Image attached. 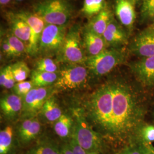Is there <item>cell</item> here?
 Masks as SVG:
<instances>
[{"label":"cell","instance_id":"obj_2","mask_svg":"<svg viewBox=\"0 0 154 154\" xmlns=\"http://www.w3.org/2000/svg\"><path fill=\"white\" fill-rule=\"evenodd\" d=\"M112 87L111 81L106 83L97 88L85 102L82 110L91 126L97 132L107 138L110 128L112 102Z\"/></svg>","mask_w":154,"mask_h":154},{"label":"cell","instance_id":"obj_4","mask_svg":"<svg viewBox=\"0 0 154 154\" xmlns=\"http://www.w3.org/2000/svg\"><path fill=\"white\" fill-rule=\"evenodd\" d=\"M34 12L46 24L66 25L72 17V8L67 0H41L34 6Z\"/></svg>","mask_w":154,"mask_h":154},{"label":"cell","instance_id":"obj_37","mask_svg":"<svg viewBox=\"0 0 154 154\" xmlns=\"http://www.w3.org/2000/svg\"><path fill=\"white\" fill-rule=\"evenodd\" d=\"M60 149L61 154H73L72 149L70 147L68 143L62 144L60 148Z\"/></svg>","mask_w":154,"mask_h":154},{"label":"cell","instance_id":"obj_27","mask_svg":"<svg viewBox=\"0 0 154 154\" xmlns=\"http://www.w3.org/2000/svg\"><path fill=\"white\" fill-rule=\"evenodd\" d=\"M28 154H61L60 148L53 143L45 142L35 146Z\"/></svg>","mask_w":154,"mask_h":154},{"label":"cell","instance_id":"obj_35","mask_svg":"<svg viewBox=\"0 0 154 154\" xmlns=\"http://www.w3.org/2000/svg\"><path fill=\"white\" fill-rule=\"evenodd\" d=\"M139 145L142 154H154V147L151 143L140 140Z\"/></svg>","mask_w":154,"mask_h":154},{"label":"cell","instance_id":"obj_23","mask_svg":"<svg viewBox=\"0 0 154 154\" xmlns=\"http://www.w3.org/2000/svg\"><path fill=\"white\" fill-rule=\"evenodd\" d=\"M105 0H84L82 12L85 16L94 17L106 7Z\"/></svg>","mask_w":154,"mask_h":154},{"label":"cell","instance_id":"obj_34","mask_svg":"<svg viewBox=\"0 0 154 154\" xmlns=\"http://www.w3.org/2000/svg\"><path fill=\"white\" fill-rule=\"evenodd\" d=\"M1 50L2 53L6 56H8V57L17 56L16 53L14 50L13 49L11 45L9 44L4 38L1 40Z\"/></svg>","mask_w":154,"mask_h":154},{"label":"cell","instance_id":"obj_10","mask_svg":"<svg viewBox=\"0 0 154 154\" xmlns=\"http://www.w3.org/2000/svg\"><path fill=\"white\" fill-rule=\"evenodd\" d=\"M50 90L47 87L34 88L23 99L22 112L25 117L31 118L41 111L46 100L48 99Z\"/></svg>","mask_w":154,"mask_h":154},{"label":"cell","instance_id":"obj_22","mask_svg":"<svg viewBox=\"0 0 154 154\" xmlns=\"http://www.w3.org/2000/svg\"><path fill=\"white\" fill-rule=\"evenodd\" d=\"M41 111L45 118L49 122L57 121L62 115L59 105L53 97L49 98L46 100Z\"/></svg>","mask_w":154,"mask_h":154},{"label":"cell","instance_id":"obj_15","mask_svg":"<svg viewBox=\"0 0 154 154\" xmlns=\"http://www.w3.org/2000/svg\"><path fill=\"white\" fill-rule=\"evenodd\" d=\"M103 37L107 46L116 47L125 44L127 41L126 32L113 18L110 21Z\"/></svg>","mask_w":154,"mask_h":154},{"label":"cell","instance_id":"obj_41","mask_svg":"<svg viewBox=\"0 0 154 154\" xmlns=\"http://www.w3.org/2000/svg\"><path fill=\"white\" fill-rule=\"evenodd\" d=\"M15 1H16L17 2H22V1H25V0H15Z\"/></svg>","mask_w":154,"mask_h":154},{"label":"cell","instance_id":"obj_5","mask_svg":"<svg viewBox=\"0 0 154 154\" xmlns=\"http://www.w3.org/2000/svg\"><path fill=\"white\" fill-rule=\"evenodd\" d=\"M81 28L74 25L67 30L61 49L58 53L61 61L69 64L85 63L87 57L83 51Z\"/></svg>","mask_w":154,"mask_h":154},{"label":"cell","instance_id":"obj_36","mask_svg":"<svg viewBox=\"0 0 154 154\" xmlns=\"http://www.w3.org/2000/svg\"><path fill=\"white\" fill-rule=\"evenodd\" d=\"M119 154H142L139 145H131L123 149Z\"/></svg>","mask_w":154,"mask_h":154},{"label":"cell","instance_id":"obj_28","mask_svg":"<svg viewBox=\"0 0 154 154\" xmlns=\"http://www.w3.org/2000/svg\"><path fill=\"white\" fill-rule=\"evenodd\" d=\"M16 81L11 72V66H6L1 69L0 73V85L7 89L13 88Z\"/></svg>","mask_w":154,"mask_h":154},{"label":"cell","instance_id":"obj_14","mask_svg":"<svg viewBox=\"0 0 154 154\" xmlns=\"http://www.w3.org/2000/svg\"><path fill=\"white\" fill-rule=\"evenodd\" d=\"M6 18L11 28L10 31L28 47L32 36L31 29L28 23L16 13H8Z\"/></svg>","mask_w":154,"mask_h":154},{"label":"cell","instance_id":"obj_17","mask_svg":"<svg viewBox=\"0 0 154 154\" xmlns=\"http://www.w3.org/2000/svg\"><path fill=\"white\" fill-rule=\"evenodd\" d=\"M113 18L111 11L106 6L98 14L93 17L86 26L94 33L103 36L105 30Z\"/></svg>","mask_w":154,"mask_h":154},{"label":"cell","instance_id":"obj_7","mask_svg":"<svg viewBox=\"0 0 154 154\" xmlns=\"http://www.w3.org/2000/svg\"><path fill=\"white\" fill-rule=\"evenodd\" d=\"M67 32L66 25L46 24L39 43L38 53L45 55L58 54Z\"/></svg>","mask_w":154,"mask_h":154},{"label":"cell","instance_id":"obj_3","mask_svg":"<svg viewBox=\"0 0 154 154\" xmlns=\"http://www.w3.org/2000/svg\"><path fill=\"white\" fill-rule=\"evenodd\" d=\"M72 111L74 121L72 135L87 152H99L103 145L102 136L94 130L82 110L75 109Z\"/></svg>","mask_w":154,"mask_h":154},{"label":"cell","instance_id":"obj_6","mask_svg":"<svg viewBox=\"0 0 154 154\" xmlns=\"http://www.w3.org/2000/svg\"><path fill=\"white\" fill-rule=\"evenodd\" d=\"M125 55L116 48L106 49L98 55L87 57L85 65L90 72L95 76H102L121 64Z\"/></svg>","mask_w":154,"mask_h":154},{"label":"cell","instance_id":"obj_21","mask_svg":"<svg viewBox=\"0 0 154 154\" xmlns=\"http://www.w3.org/2000/svg\"><path fill=\"white\" fill-rule=\"evenodd\" d=\"M74 126V121L72 117L67 114H62L55 122L54 131L56 134L62 139H69L71 137Z\"/></svg>","mask_w":154,"mask_h":154},{"label":"cell","instance_id":"obj_32","mask_svg":"<svg viewBox=\"0 0 154 154\" xmlns=\"http://www.w3.org/2000/svg\"><path fill=\"white\" fill-rule=\"evenodd\" d=\"M138 136L141 138V140L151 143L154 141V126L143 125L138 134Z\"/></svg>","mask_w":154,"mask_h":154},{"label":"cell","instance_id":"obj_8","mask_svg":"<svg viewBox=\"0 0 154 154\" xmlns=\"http://www.w3.org/2000/svg\"><path fill=\"white\" fill-rule=\"evenodd\" d=\"M82 64H69L58 72L55 86L61 90H70L80 86L87 79L88 71Z\"/></svg>","mask_w":154,"mask_h":154},{"label":"cell","instance_id":"obj_24","mask_svg":"<svg viewBox=\"0 0 154 154\" xmlns=\"http://www.w3.org/2000/svg\"><path fill=\"white\" fill-rule=\"evenodd\" d=\"M13 131L11 126H8L0 131V154H6L11 147Z\"/></svg>","mask_w":154,"mask_h":154},{"label":"cell","instance_id":"obj_9","mask_svg":"<svg viewBox=\"0 0 154 154\" xmlns=\"http://www.w3.org/2000/svg\"><path fill=\"white\" fill-rule=\"evenodd\" d=\"M16 13L27 22L30 28L32 36L27 47V51L31 55H35L38 53L39 40L46 23L34 11H20Z\"/></svg>","mask_w":154,"mask_h":154},{"label":"cell","instance_id":"obj_33","mask_svg":"<svg viewBox=\"0 0 154 154\" xmlns=\"http://www.w3.org/2000/svg\"><path fill=\"white\" fill-rule=\"evenodd\" d=\"M70 147L72 149L73 154H86L88 152L83 149L77 142L75 138L72 135L68 142Z\"/></svg>","mask_w":154,"mask_h":154},{"label":"cell","instance_id":"obj_38","mask_svg":"<svg viewBox=\"0 0 154 154\" xmlns=\"http://www.w3.org/2000/svg\"><path fill=\"white\" fill-rule=\"evenodd\" d=\"M11 0H0V5L1 8H4L10 4Z\"/></svg>","mask_w":154,"mask_h":154},{"label":"cell","instance_id":"obj_18","mask_svg":"<svg viewBox=\"0 0 154 154\" xmlns=\"http://www.w3.org/2000/svg\"><path fill=\"white\" fill-rule=\"evenodd\" d=\"M23 99L16 94H9L1 99L0 107L6 117L12 118L17 115L22 109Z\"/></svg>","mask_w":154,"mask_h":154},{"label":"cell","instance_id":"obj_39","mask_svg":"<svg viewBox=\"0 0 154 154\" xmlns=\"http://www.w3.org/2000/svg\"><path fill=\"white\" fill-rule=\"evenodd\" d=\"M128 1H130L131 2H132L134 5H135L136 3H137L138 1H139L140 0H128Z\"/></svg>","mask_w":154,"mask_h":154},{"label":"cell","instance_id":"obj_1","mask_svg":"<svg viewBox=\"0 0 154 154\" xmlns=\"http://www.w3.org/2000/svg\"><path fill=\"white\" fill-rule=\"evenodd\" d=\"M111 83L113 97L106 138L122 142L138 136L143 126L146 109L140 95L130 85L122 81Z\"/></svg>","mask_w":154,"mask_h":154},{"label":"cell","instance_id":"obj_29","mask_svg":"<svg viewBox=\"0 0 154 154\" xmlns=\"http://www.w3.org/2000/svg\"><path fill=\"white\" fill-rule=\"evenodd\" d=\"M58 69V65L54 60L49 57H45L37 62L35 70L41 72H57Z\"/></svg>","mask_w":154,"mask_h":154},{"label":"cell","instance_id":"obj_12","mask_svg":"<svg viewBox=\"0 0 154 154\" xmlns=\"http://www.w3.org/2000/svg\"><path fill=\"white\" fill-rule=\"evenodd\" d=\"M138 81L145 86H154V56L142 58L131 66Z\"/></svg>","mask_w":154,"mask_h":154},{"label":"cell","instance_id":"obj_13","mask_svg":"<svg viewBox=\"0 0 154 154\" xmlns=\"http://www.w3.org/2000/svg\"><path fill=\"white\" fill-rule=\"evenodd\" d=\"M81 32L83 44L89 57L98 55L107 49V45L102 35L94 33L86 26Z\"/></svg>","mask_w":154,"mask_h":154},{"label":"cell","instance_id":"obj_11","mask_svg":"<svg viewBox=\"0 0 154 154\" xmlns=\"http://www.w3.org/2000/svg\"><path fill=\"white\" fill-rule=\"evenodd\" d=\"M130 50L138 57L154 56V27H149L138 33L130 45Z\"/></svg>","mask_w":154,"mask_h":154},{"label":"cell","instance_id":"obj_25","mask_svg":"<svg viewBox=\"0 0 154 154\" xmlns=\"http://www.w3.org/2000/svg\"><path fill=\"white\" fill-rule=\"evenodd\" d=\"M11 66L16 82L24 81L28 78L30 70L25 62H18Z\"/></svg>","mask_w":154,"mask_h":154},{"label":"cell","instance_id":"obj_26","mask_svg":"<svg viewBox=\"0 0 154 154\" xmlns=\"http://www.w3.org/2000/svg\"><path fill=\"white\" fill-rule=\"evenodd\" d=\"M4 38L11 45L14 50L17 56L21 55L25 51H27V47L25 44L21 39L17 38L11 31L6 34Z\"/></svg>","mask_w":154,"mask_h":154},{"label":"cell","instance_id":"obj_20","mask_svg":"<svg viewBox=\"0 0 154 154\" xmlns=\"http://www.w3.org/2000/svg\"><path fill=\"white\" fill-rule=\"evenodd\" d=\"M58 77L57 72H49L34 70L31 74V81L34 88H45L55 82Z\"/></svg>","mask_w":154,"mask_h":154},{"label":"cell","instance_id":"obj_31","mask_svg":"<svg viewBox=\"0 0 154 154\" xmlns=\"http://www.w3.org/2000/svg\"><path fill=\"white\" fill-rule=\"evenodd\" d=\"M141 13L144 20L154 18V0H142Z\"/></svg>","mask_w":154,"mask_h":154},{"label":"cell","instance_id":"obj_30","mask_svg":"<svg viewBox=\"0 0 154 154\" xmlns=\"http://www.w3.org/2000/svg\"><path fill=\"white\" fill-rule=\"evenodd\" d=\"M34 88V87L31 81H24L16 83L13 88L15 94L21 97H23Z\"/></svg>","mask_w":154,"mask_h":154},{"label":"cell","instance_id":"obj_19","mask_svg":"<svg viewBox=\"0 0 154 154\" xmlns=\"http://www.w3.org/2000/svg\"><path fill=\"white\" fill-rule=\"evenodd\" d=\"M41 130V124L38 120L31 117L23 122L18 130L20 139L23 143L30 142L38 135Z\"/></svg>","mask_w":154,"mask_h":154},{"label":"cell","instance_id":"obj_16","mask_svg":"<svg viewBox=\"0 0 154 154\" xmlns=\"http://www.w3.org/2000/svg\"><path fill=\"white\" fill-rule=\"evenodd\" d=\"M115 10L120 22L126 28L131 29L136 20L134 5L128 0H116Z\"/></svg>","mask_w":154,"mask_h":154},{"label":"cell","instance_id":"obj_40","mask_svg":"<svg viewBox=\"0 0 154 154\" xmlns=\"http://www.w3.org/2000/svg\"><path fill=\"white\" fill-rule=\"evenodd\" d=\"M86 154H99V152H88Z\"/></svg>","mask_w":154,"mask_h":154}]
</instances>
